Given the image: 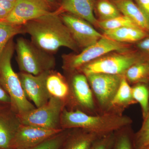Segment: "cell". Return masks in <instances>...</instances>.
<instances>
[{"mask_svg": "<svg viewBox=\"0 0 149 149\" xmlns=\"http://www.w3.org/2000/svg\"><path fill=\"white\" fill-rule=\"evenodd\" d=\"M136 47L139 52L149 58V36L138 42Z\"/></svg>", "mask_w": 149, "mask_h": 149, "instance_id": "obj_31", "label": "cell"}, {"mask_svg": "<svg viewBox=\"0 0 149 149\" xmlns=\"http://www.w3.org/2000/svg\"><path fill=\"white\" fill-rule=\"evenodd\" d=\"M113 149H135L133 133L130 126L116 131Z\"/></svg>", "mask_w": 149, "mask_h": 149, "instance_id": "obj_25", "label": "cell"}, {"mask_svg": "<svg viewBox=\"0 0 149 149\" xmlns=\"http://www.w3.org/2000/svg\"><path fill=\"white\" fill-rule=\"evenodd\" d=\"M14 4V2L8 0H0V21L4 20L8 16Z\"/></svg>", "mask_w": 149, "mask_h": 149, "instance_id": "obj_30", "label": "cell"}, {"mask_svg": "<svg viewBox=\"0 0 149 149\" xmlns=\"http://www.w3.org/2000/svg\"><path fill=\"white\" fill-rule=\"evenodd\" d=\"M143 149H149V146H148L146 147V148H145Z\"/></svg>", "mask_w": 149, "mask_h": 149, "instance_id": "obj_37", "label": "cell"}, {"mask_svg": "<svg viewBox=\"0 0 149 149\" xmlns=\"http://www.w3.org/2000/svg\"><path fill=\"white\" fill-rule=\"evenodd\" d=\"M95 0H62L55 11L58 14H71L85 19L97 27V20L94 14Z\"/></svg>", "mask_w": 149, "mask_h": 149, "instance_id": "obj_14", "label": "cell"}, {"mask_svg": "<svg viewBox=\"0 0 149 149\" xmlns=\"http://www.w3.org/2000/svg\"><path fill=\"white\" fill-rule=\"evenodd\" d=\"M79 129L68 135L65 149H89L93 142L101 136L88 130Z\"/></svg>", "mask_w": 149, "mask_h": 149, "instance_id": "obj_20", "label": "cell"}, {"mask_svg": "<svg viewBox=\"0 0 149 149\" xmlns=\"http://www.w3.org/2000/svg\"><path fill=\"white\" fill-rule=\"evenodd\" d=\"M65 103L61 99L51 97L47 102L42 106L17 116L22 125L46 129H58Z\"/></svg>", "mask_w": 149, "mask_h": 149, "instance_id": "obj_7", "label": "cell"}, {"mask_svg": "<svg viewBox=\"0 0 149 149\" xmlns=\"http://www.w3.org/2000/svg\"><path fill=\"white\" fill-rule=\"evenodd\" d=\"M11 103L10 97L0 83V107H10Z\"/></svg>", "mask_w": 149, "mask_h": 149, "instance_id": "obj_32", "label": "cell"}, {"mask_svg": "<svg viewBox=\"0 0 149 149\" xmlns=\"http://www.w3.org/2000/svg\"><path fill=\"white\" fill-rule=\"evenodd\" d=\"M68 136L67 134L59 133L29 149H59L66 141Z\"/></svg>", "mask_w": 149, "mask_h": 149, "instance_id": "obj_28", "label": "cell"}, {"mask_svg": "<svg viewBox=\"0 0 149 149\" xmlns=\"http://www.w3.org/2000/svg\"><path fill=\"white\" fill-rule=\"evenodd\" d=\"M125 27L140 28L130 18L123 15L106 21H98L97 23V27L102 29L104 31Z\"/></svg>", "mask_w": 149, "mask_h": 149, "instance_id": "obj_27", "label": "cell"}, {"mask_svg": "<svg viewBox=\"0 0 149 149\" xmlns=\"http://www.w3.org/2000/svg\"><path fill=\"white\" fill-rule=\"evenodd\" d=\"M132 89L134 100L141 106L143 119L149 110V84L138 83L133 85Z\"/></svg>", "mask_w": 149, "mask_h": 149, "instance_id": "obj_24", "label": "cell"}, {"mask_svg": "<svg viewBox=\"0 0 149 149\" xmlns=\"http://www.w3.org/2000/svg\"><path fill=\"white\" fill-rule=\"evenodd\" d=\"M60 15L79 49L88 47L104 36L85 19L68 13Z\"/></svg>", "mask_w": 149, "mask_h": 149, "instance_id": "obj_11", "label": "cell"}, {"mask_svg": "<svg viewBox=\"0 0 149 149\" xmlns=\"http://www.w3.org/2000/svg\"><path fill=\"white\" fill-rule=\"evenodd\" d=\"M50 71L37 75L22 72L17 73L25 95L34 102L36 108L47 103L51 97L46 86Z\"/></svg>", "mask_w": 149, "mask_h": 149, "instance_id": "obj_13", "label": "cell"}, {"mask_svg": "<svg viewBox=\"0 0 149 149\" xmlns=\"http://www.w3.org/2000/svg\"><path fill=\"white\" fill-rule=\"evenodd\" d=\"M105 37L119 42H139L149 36V33L139 27H125L104 31Z\"/></svg>", "mask_w": 149, "mask_h": 149, "instance_id": "obj_18", "label": "cell"}, {"mask_svg": "<svg viewBox=\"0 0 149 149\" xmlns=\"http://www.w3.org/2000/svg\"><path fill=\"white\" fill-rule=\"evenodd\" d=\"M124 76L130 84H149V60L133 65L127 70Z\"/></svg>", "mask_w": 149, "mask_h": 149, "instance_id": "obj_21", "label": "cell"}, {"mask_svg": "<svg viewBox=\"0 0 149 149\" xmlns=\"http://www.w3.org/2000/svg\"><path fill=\"white\" fill-rule=\"evenodd\" d=\"M132 123V119L123 114L106 113L91 115L78 109H64L60 117L62 129H82L101 136L131 126Z\"/></svg>", "mask_w": 149, "mask_h": 149, "instance_id": "obj_2", "label": "cell"}, {"mask_svg": "<svg viewBox=\"0 0 149 149\" xmlns=\"http://www.w3.org/2000/svg\"><path fill=\"white\" fill-rule=\"evenodd\" d=\"M8 1H10L13 2H15L17 0H8Z\"/></svg>", "mask_w": 149, "mask_h": 149, "instance_id": "obj_36", "label": "cell"}, {"mask_svg": "<svg viewBox=\"0 0 149 149\" xmlns=\"http://www.w3.org/2000/svg\"><path fill=\"white\" fill-rule=\"evenodd\" d=\"M107 54L84 65L77 72L85 76L96 73L123 75L133 65L149 60L139 51L130 49Z\"/></svg>", "mask_w": 149, "mask_h": 149, "instance_id": "obj_4", "label": "cell"}, {"mask_svg": "<svg viewBox=\"0 0 149 149\" xmlns=\"http://www.w3.org/2000/svg\"><path fill=\"white\" fill-rule=\"evenodd\" d=\"M123 15L130 19L141 29L149 33V19L134 0H111Z\"/></svg>", "mask_w": 149, "mask_h": 149, "instance_id": "obj_16", "label": "cell"}, {"mask_svg": "<svg viewBox=\"0 0 149 149\" xmlns=\"http://www.w3.org/2000/svg\"><path fill=\"white\" fill-rule=\"evenodd\" d=\"M63 129H46L30 125H21L12 142L10 148L29 149L44 141L61 133Z\"/></svg>", "mask_w": 149, "mask_h": 149, "instance_id": "obj_12", "label": "cell"}, {"mask_svg": "<svg viewBox=\"0 0 149 149\" xmlns=\"http://www.w3.org/2000/svg\"><path fill=\"white\" fill-rule=\"evenodd\" d=\"M48 3H49L53 7L55 8V9H56L58 8L59 5V4L58 3L56 0H46Z\"/></svg>", "mask_w": 149, "mask_h": 149, "instance_id": "obj_34", "label": "cell"}, {"mask_svg": "<svg viewBox=\"0 0 149 149\" xmlns=\"http://www.w3.org/2000/svg\"><path fill=\"white\" fill-rule=\"evenodd\" d=\"M17 61L21 72L37 75L53 70L56 65L53 54L35 45L32 41L19 37L15 45Z\"/></svg>", "mask_w": 149, "mask_h": 149, "instance_id": "obj_5", "label": "cell"}, {"mask_svg": "<svg viewBox=\"0 0 149 149\" xmlns=\"http://www.w3.org/2000/svg\"><path fill=\"white\" fill-rule=\"evenodd\" d=\"M71 74L68 101H70L74 106L80 108V111L88 114H99L93 91L86 76L80 72Z\"/></svg>", "mask_w": 149, "mask_h": 149, "instance_id": "obj_10", "label": "cell"}, {"mask_svg": "<svg viewBox=\"0 0 149 149\" xmlns=\"http://www.w3.org/2000/svg\"><path fill=\"white\" fill-rule=\"evenodd\" d=\"M115 132L100 136L93 142L89 149H113Z\"/></svg>", "mask_w": 149, "mask_h": 149, "instance_id": "obj_29", "label": "cell"}, {"mask_svg": "<svg viewBox=\"0 0 149 149\" xmlns=\"http://www.w3.org/2000/svg\"><path fill=\"white\" fill-rule=\"evenodd\" d=\"M20 125L17 115L10 107H0V149L10 148Z\"/></svg>", "mask_w": 149, "mask_h": 149, "instance_id": "obj_15", "label": "cell"}, {"mask_svg": "<svg viewBox=\"0 0 149 149\" xmlns=\"http://www.w3.org/2000/svg\"><path fill=\"white\" fill-rule=\"evenodd\" d=\"M15 49V45L12 39L0 54V83L10 97L11 109L19 116L36 107L27 100L18 74L12 66Z\"/></svg>", "mask_w": 149, "mask_h": 149, "instance_id": "obj_3", "label": "cell"}, {"mask_svg": "<svg viewBox=\"0 0 149 149\" xmlns=\"http://www.w3.org/2000/svg\"><path fill=\"white\" fill-rule=\"evenodd\" d=\"M127 43L116 42L103 36L97 42L77 54H68L62 56L63 68L72 74L77 72L84 65L112 52L130 49Z\"/></svg>", "mask_w": 149, "mask_h": 149, "instance_id": "obj_6", "label": "cell"}, {"mask_svg": "<svg viewBox=\"0 0 149 149\" xmlns=\"http://www.w3.org/2000/svg\"><path fill=\"white\" fill-rule=\"evenodd\" d=\"M23 26L25 33L30 35L32 42L48 53L53 54L61 47L75 52L80 49L60 15L55 10Z\"/></svg>", "mask_w": 149, "mask_h": 149, "instance_id": "obj_1", "label": "cell"}, {"mask_svg": "<svg viewBox=\"0 0 149 149\" xmlns=\"http://www.w3.org/2000/svg\"><path fill=\"white\" fill-rule=\"evenodd\" d=\"M58 2V3L59 4L61 2V1H62V0H56Z\"/></svg>", "mask_w": 149, "mask_h": 149, "instance_id": "obj_35", "label": "cell"}, {"mask_svg": "<svg viewBox=\"0 0 149 149\" xmlns=\"http://www.w3.org/2000/svg\"><path fill=\"white\" fill-rule=\"evenodd\" d=\"M137 103L133 97L132 87L123 75L119 88L112 100L108 113L123 115L125 109Z\"/></svg>", "mask_w": 149, "mask_h": 149, "instance_id": "obj_17", "label": "cell"}, {"mask_svg": "<svg viewBox=\"0 0 149 149\" xmlns=\"http://www.w3.org/2000/svg\"><path fill=\"white\" fill-rule=\"evenodd\" d=\"M46 86L51 97L64 101L65 103L69 99L70 89L69 83L59 72L51 70L49 72Z\"/></svg>", "mask_w": 149, "mask_h": 149, "instance_id": "obj_19", "label": "cell"}, {"mask_svg": "<svg viewBox=\"0 0 149 149\" xmlns=\"http://www.w3.org/2000/svg\"><path fill=\"white\" fill-rule=\"evenodd\" d=\"M135 149H143L149 146V110L143 119L141 128L133 135Z\"/></svg>", "mask_w": 149, "mask_h": 149, "instance_id": "obj_26", "label": "cell"}, {"mask_svg": "<svg viewBox=\"0 0 149 149\" xmlns=\"http://www.w3.org/2000/svg\"><path fill=\"white\" fill-rule=\"evenodd\" d=\"M54 8L46 0H17L10 13L2 21L23 25L50 13Z\"/></svg>", "mask_w": 149, "mask_h": 149, "instance_id": "obj_9", "label": "cell"}, {"mask_svg": "<svg viewBox=\"0 0 149 149\" xmlns=\"http://www.w3.org/2000/svg\"><path fill=\"white\" fill-rule=\"evenodd\" d=\"M23 34H25V32L23 25L0 21V54L15 36Z\"/></svg>", "mask_w": 149, "mask_h": 149, "instance_id": "obj_23", "label": "cell"}, {"mask_svg": "<svg viewBox=\"0 0 149 149\" xmlns=\"http://www.w3.org/2000/svg\"><path fill=\"white\" fill-rule=\"evenodd\" d=\"M94 12L99 21L109 20L122 15L111 0H95Z\"/></svg>", "mask_w": 149, "mask_h": 149, "instance_id": "obj_22", "label": "cell"}, {"mask_svg": "<svg viewBox=\"0 0 149 149\" xmlns=\"http://www.w3.org/2000/svg\"><path fill=\"white\" fill-rule=\"evenodd\" d=\"M123 75L93 73L87 75L99 114L108 113Z\"/></svg>", "mask_w": 149, "mask_h": 149, "instance_id": "obj_8", "label": "cell"}, {"mask_svg": "<svg viewBox=\"0 0 149 149\" xmlns=\"http://www.w3.org/2000/svg\"><path fill=\"white\" fill-rule=\"evenodd\" d=\"M134 1L149 19V0H134Z\"/></svg>", "mask_w": 149, "mask_h": 149, "instance_id": "obj_33", "label": "cell"}]
</instances>
